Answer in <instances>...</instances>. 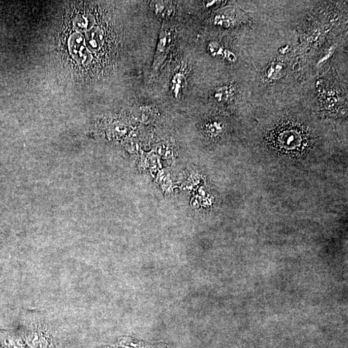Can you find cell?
Here are the masks:
<instances>
[{
	"label": "cell",
	"mask_w": 348,
	"mask_h": 348,
	"mask_svg": "<svg viewBox=\"0 0 348 348\" xmlns=\"http://www.w3.org/2000/svg\"><path fill=\"white\" fill-rule=\"evenodd\" d=\"M68 46L72 57L79 63L87 64L91 62V54L87 49L84 37L80 33L70 36Z\"/></svg>",
	"instance_id": "6da1fadb"
},
{
	"label": "cell",
	"mask_w": 348,
	"mask_h": 348,
	"mask_svg": "<svg viewBox=\"0 0 348 348\" xmlns=\"http://www.w3.org/2000/svg\"><path fill=\"white\" fill-rule=\"evenodd\" d=\"M107 348H168L165 343H151L128 336L118 337L113 345Z\"/></svg>",
	"instance_id": "7a4b0ae2"
},
{
	"label": "cell",
	"mask_w": 348,
	"mask_h": 348,
	"mask_svg": "<svg viewBox=\"0 0 348 348\" xmlns=\"http://www.w3.org/2000/svg\"><path fill=\"white\" fill-rule=\"evenodd\" d=\"M87 47L90 51L95 52L99 51L103 43V34L101 29L94 27L90 29L85 36Z\"/></svg>",
	"instance_id": "3957f363"
},
{
	"label": "cell",
	"mask_w": 348,
	"mask_h": 348,
	"mask_svg": "<svg viewBox=\"0 0 348 348\" xmlns=\"http://www.w3.org/2000/svg\"><path fill=\"white\" fill-rule=\"evenodd\" d=\"M95 20L91 15L78 16L74 20V27L76 31L83 32L94 26Z\"/></svg>",
	"instance_id": "277c9868"
}]
</instances>
